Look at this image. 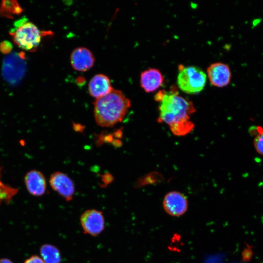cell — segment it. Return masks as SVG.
<instances>
[{"mask_svg":"<svg viewBox=\"0 0 263 263\" xmlns=\"http://www.w3.org/2000/svg\"><path fill=\"white\" fill-rule=\"evenodd\" d=\"M252 252L249 247L245 248L243 252L242 256L245 261L249 260L252 257Z\"/></svg>","mask_w":263,"mask_h":263,"instance_id":"ffe728a7","label":"cell"},{"mask_svg":"<svg viewBox=\"0 0 263 263\" xmlns=\"http://www.w3.org/2000/svg\"><path fill=\"white\" fill-rule=\"evenodd\" d=\"M178 70L177 84L180 90L189 94H197L203 90L206 84L207 76L200 68L179 65Z\"/></svg>","mask_w":263,"mask_h":263,"instance_id":"277c9868","label":"cell"},{"mask_svg":"<svg viewBox=\"0 0 263 263\" xmlns=\"http://www.w3.org/2000/svg\"><path fill=\"white\" fill-rule=\"evenodd\" d=\"M94 104L97 124L102 127H112L122 121L131 103L122 91L113 89L107 94L96 99Z\"/></svg>","mask_w":263,"mask_h":263,"instance_id":"6da1fadb","label":"cell"},{"mask_svg":"<svg viewBox=\"0 0 263 263\" xmlns=\"http://www.w3.org/2000/svg\"><path fill=\"white\" fill-rule=\"evenodd\" d=\"M80 223L84 233L94 237L100 234L105 226L102 211L95 209L83 212L80 216Z\"/></svg>","mask_w":263,"mask_h":263,"instance_id":"8992f818","label":"cell"},{"mask_svg":"<svg viewBox=\"0 0 263 263\" xmlns=\"http://www.w3.org/2000/svg\"><path fill=\"white\" fill-rule=\"evenodd\" d=\"M259 130L254 139V146L257 152L263 155V130L259 129Z\"/></svg>","mask_w":263,"mask_h":263,"instance_id":"e0dca14e","label":"cell"},{"mask_svg":"<svg viewBox=\"0 0 263 263\" xmlns=\"http://www.w3.org/2000/svg\"><path fill=\"white\" fill-rule=\"evenodd\" d=\"M24 183L27 190L33 195L40 196L46 192V179L39 171L32 170L27 172L24 177Z\"/></svg>","mask_w":263,"mask_h":263,"instance_id":"8fae6325","label":"cell"},{"mask_svg":"<svg viewBox=\"0 0 263 263\" xmlns=\"http://www.w3.org/2000/svg\"><path fill=\"white\" fill-rule=\"evenodd\" d=\"M163 206L165 211L169 215L179 217L187 210L188 203L186 197L182 193L173 191L164 197Z\"/></svg>","mask_w":263,"mask_h":263,"instance_id":"ba28073f","label":"cell"},{"mask_svg":"<svg viewBox=\"0 0 263 263\" xmlns=\"http://www.w3.org/2000/svg\"><path fill=\"white\" fill-rule=\"evenodd\" d=\"M0 263H13L11 260L6 259L3 258L0 259Z\"/></svg>","mask_w":263,"mask_h":263,"instance_id":"44dd1931","label":"cell"},{"mask_svg":"<svg viewBox=\"0 0 263 263\" xmlns=\"http://www.w3.org/2000/svg\"><path fill=\"white\" fill-rule=\"evenodd\" d=\"M194 128V124L190 120L186 121L169 127L171 132L177 136H183L190 132Z\"/></svg>","mask_w":263,"mask_h":263,"instance_id":"2e32d148","label":"cell"},{"mask_svg":"<svg viewBox=\"0 0 263 263\" xmlns=\"http://www.w3.org/2000/svg\"><path fill=\"white\" fill-rule=\"evenodd\" d=\"M23 52H13L4 59L1 74L4 79L12 85L19 83L26 71V62Z\"/></svg>","mask_w":263,"mask_h":263,"instance_id":"5b68a950","label":"cell"},{"mask_svg":"<svg viewBox=\"0 0 263 263\" xmlns=\"http://www.w3.org/2000/svg\"><path fill=\"white\" fill-rule=\"evenodd\" d=\"M113 89L110 78L103 74L94 75L89 83V94L96 99L107 94Z\"/></svg>","mask_w":263,"mask_h":263,"instance_id":"7c38bea8","label":"cell"},{"mask_svg":"<svg viewBox=\"0 0 263 263\" xmlns=\"http://www.w3.org/2000/svg\"><path fill=\"white\" fill-rule=\"evenodd\" d=\"M207 74L210 83L214 86L224 87L230 81L231 71L226 64L221 62L211 64L207 69Z\"/></svg>","mask_w":263,"mask_h":263,"instance_id":"9c48e42d","label":"cell"},{"mask_svg":"<svg viewBox=\"0 0 263 263\" xmlns=\"http://www.w3.org/2000/svg\"><path fill=\"white\" fill-rule=\"evenodd\" d=\"M12 49L11 43L7 41H4L0 44V51L4 54H9Z\"/></svg>","mask_w":263,"mask_h":263,"instance_id":"ac0fdd59","label":"cell"},{"mask_svg":"<svg viewBox=\"0 0 263 263\" xmlns=\"http://www.w3.org/2000/svg\"><path fill=\"white\" fill-rule=\"evenodd\" d=\"M155 99L159 102L158 121L168 124L169 127L189 120L190 116L195 112L192 102L180 95L174 89L159 91L155 94Z\"/></svg>","mask_w":263,"mask_h":263,"instance_id":"7a4b0ae2","label":"cell"},{"mask_svg":"<svg viewBox=\"0 0 263 263\" xmlns=\"http://www.w3.org/2000/svg\"><path fill=\"white\" fill-rule=\"evenodd\" d=\"M49 183L54 190L66 201H71L75 192V187L72 179L66 174L56 171L50 176Z\"/></svg>","mask_w":263,"mask_h":263,"instance_id":"52a82bcc","label":"cell"},{"mask_svg":"<svg viewBox=\"0 0 263 263\" xmlns=\"http://www.w3.org/2000/svg\"><path fill=\"white\" fill-rule=\"evenodd\" d=\"M21 11L19 4L15 1H3L0 7V14L7 17L19 14Z\"/></svg>","mask_w":263,"mask_h":263,"instance_id":"9a60e30c","label":"cell"},{"mask_svg":"<svg viewBox=\"0 0 263 263\" xmlns=\"http://www.w3.org/2000/svg\"><path fill=\"white\" fill-rule=\"evenodd\" d=\"M163 81L164 76L157 69L150 68L141 73L140 85L147 93L153 92L157 90Z\"/></svg>","mask_w":263,"mask_h":263,"instance_id":"4fadbf2b","label":"cell"},{"mask_svg":"<svg viewBox=\"0 0 263 263\" xmlns=\"http://www.w3.org/2000/svg\"><path fill=\"white\" fill-rule=\"evenodd\" d=\"M41 258L45 263H61V255L59 250L55 245L44 244L40 248Z\"/></svg>","mask_w":263,"mask_h":263,"instance_id":"5bb4252c","label":"cell"},{"mask_svg":"<svg viewBox=\"0 0 263 263\" xmlns=\"http://www.w3.org/2000/svg\"><path fill=\"white\" fill-rule=\"evenodd\" d=\"M14 43L28 51H35L41 41L42 34L38 27L24 18L16 21L10 31Z\"/></svg>","mask_w":263,"mask_h":263,"instance_id":"3957f363","label":"cell"},{"mask_svg":"<svg viewBox=\"0 0 263 263\" xmlns=\"http://www.w3.org/2000/svg\"><path fill=\"white\" fill-rule=\"evenodd\" d=\"M24 263H45L41 258L37 256L33 255L26 260Z\"/></svg>","mask_w":263,"mask_h":263,"instance_id":"d6986e66","label":"cell"},{"mask_svg":"<svg viewBox=\"0 0 263 263\" xmlns=\"http://www.w3.org/2000/svg\"><path fill=\"white\" fill-rule=\"evenodd\" d=\"M94 61L92 52L83 47L74 49L70 56L72 66L78 71L85 72L90 70L94 66Z\"/></svg>","mask_w":263,"mask_h":263,"instance_id":"30bf717a","label":"cell"}]
</instances>
